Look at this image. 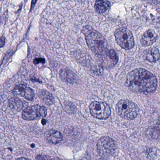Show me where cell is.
<instances>
[{
  "label": "cell",
  "mask_w": 160,
  "mask_h": 160,
  "mask_svg": "<svg viewBox=\"0 0 160 160\" xmlns=\"http://www.w3.org/2000/svg\"><path fill=\"white\" fill-rule=\"evenodd\" d=\"M37 0H32L31 6V9L30 12H32V10L34 9V7L35 6L36 2H37Z\"/></svg>",
  "instance_id": "obj_21"
},
{
  "label": "cell",
  "mask_w": 160,
  "mask_h": 160,
  "mask_svg": "<svg viewBox=\"0 0 160 160\" xmlns=\"http://www.w3.org/2000/svg\"><path fill=\"white\" fill-rule=\"evenodd\" d=\"M160 53L158 48H150L146 52L145 59L149 62H155L159 60Z\"/></svg>",
  "instance_id": "obj_12"
},
{
  "label": "cell",
  "mask_w": 160,
  "mask_h": 160,
  "mask_svg": "<svg viewBox=\"0 0 160 160\" xmlns=\"http://www.w3.org/2000/svg\"><path fill=\"white\" fill-rule=\"evenodd\" d=\"M157 38V33L152 30L149 29L145 32L141 36L140 43L143 46H148L155 42Z\"/></svg>",
  "instance_id": "obj_10"
},
{
  "label": "cell",
  "mask_w": 160,
  "mask_h": 160,
  "mask_svg": "<svg viewBox=\"0 0 160 160\" xmlns=\"http://www.w3.org/2000/svg\"><path fill=\"white\" fill-rule=\"evenodd\" d=\"M115 36L117 43L123 49L128 50L134 46L133 36L128 29L124 28L118 29L115 32Z\"/></svg>",
  "instance_id": "obj_5"
},
{
  "label": "cell",
  "mask_w": 160,
  "mask_h": 160,
  "mask_svg": "<svg viewBox=\"0 0 160 160\" xmlns=\"http://www.w3.org/2000/svg\"><path fill=\"white\" fill-rule=\"evenodd\" d=\"M117 147L116 141L108 137L101 138L97 143L98 153L103 158L112 156L116 151Z\"/></svg>",
  "instance_id": "obj_4"
},
{
  "label": "cell",
  "mask_w": 160,
  "mask_h": 160,
  "mask_svg": "<svg viewBox=\"0 0 160 160\" xmlns=\"http://www.w3.org/2000/svg\"><path fill=\"white\" fill-rule=\"evenodd\" d=\"M101 56H102L101 61L102 65L106 67H111L114 66L118 60V55L113 49L107 50Z\"/></svg>",
  "instance_id": "obj_8"
},
{
  "label": "cell",
  "mask_w": 160,
  "mask_h": 160,
  "mask_svg": "<svg viewBox=\"0 0 160 160\" xmlns=\"http://www.w3.org/2000/svg\"><path fill=\"white\" fill-rule=\"evenodd\" d=\"M0 1H2V0H0Z\"/></svg>",
  "instance_id": "obj_25"
},
{
  "label": "cell",
  "mask_w": 160,
  "mask_h": 160,
  "mask_svg": "<svg viewBox=\"0 0 160 160\" xmlns=\"http://www.w3.org/2000/svg\"><path fill=\"white\" fill-rule=\"evenodd\" d=\"M116 108L117 113L122 118L132 120L137 117L136 106L133 102L129 100H121L117 103Z\"/></svg>",
  "instance_id": "obj_3"
},
{
  "label": "cell",
  "mask_w": 160,
  "mask_h": 160,
  "mask_svg": "<svg viewBox=\"0 0 160 160\" xmlns=\"http://www.w3.org/2000/svg\"><path fill=\"white\" fill-rule=\"evenodd\" d=\"M89 109L92 116L98 119H107L111 114L110 107L104 102H92L89 105Z\"/></svg>",
  "instance_id": "obj_6"
},
{
  "label": "cell",
  "mask_w": 160,
  "mask_h": 160,
  "mask_svg": "<svg viewBox=\"0 0 160 160\" xmlns=\"http://www.w3.org/2000/svg\"><path fill=\"white\" fill-rule=\"evenodd\" d=\"M39 96L44 103L48 105L53 104L55 102V99L53 95L45 90L41 91L39 92Z\"/></svg>",
  "instance_id": "obj_14"
},
{
  "label": "cell",
  "mask_w": 160,
  "mask_h": 160,
  "mask_svg": "<svg viewBox=\"0 0 160 160\" xmlns=\"http://www.w3.org/2000/svg\"><path fill=\"white\" fill-rule=\"evenodd\" d=\"M22 96L28 101H32L34 97V92L32 89L27 87Z\"/></svg>",
  "instance_id": "obj_17"
},
{
  "label": "cell",
  "mask_w": 160,
  "mask_h": 160,
  "mask_svg": "<svg viewBox=\"0 0 160 160\" xmlns=\"http://www.w3.org/2000/svg\"><path fill=\"white\" fill-rule=\"evenodd\" d=\"M52 158H50L48 156L43 155L42 154H39L37 155L36 157V159L37 160H47V159H51Z\"/></svg>",
  "instance_id": "obj_19"
},
{
  "label": "cell",
  "mask_w": 160,
  "mask_h": 160,
  "mask_svg": "<svg viewBox=\"0 0 160 160\" xmlns=\"http://www.w3.org/2000/svg\"><path fill=\"white\" fill-rule=\"evenodd\" d=\"M9 103L11 108L18 112L22 110L24 107L23 102L20 99L16 97L11 98L9 100Z\"/></svg>",
  "instance_id": "obj_15"
},
{
  "label": "cell",
  "mask_w": 160,
  "mask_h": 160,
  "mask_svg": "<svg viewBox=\"0 0 160 160\" xmlns=\"http://www.w3.org/2000/svg\"><path fill=\"white\" fill-rule=\"evenodd\" d=\"M33 63L35 64L39 63H44L45 62V60L43 58H37L34 59L33 61Z\"/></svg>",
  "instance_id": "obj_18"
},
{
  "label": "cell",
  "mask_w": 160,
  "mask_h": 160,
  "mask_svg": "<svg viewBox=\"0 0 160 160\" xmlns=\"http://www.w3.org/2000/svg\"><path fill=\"white\" fill-rule=\"evenodd\" d=\"M5 39L4 37H2L0 38V48L3 47L5 45Z\"/></svg>",
  "instance_id": "obj_20"
},
{
  "label": "cell",
  "mask_w": 160,
  "mask_h": 160,
  "mask_svg": "<svg viewBox=\"0 0 160 160\" xmlns=\"http://www.w3.org/2000/svg\"><path fill=\"white\" fill-rule=\"evenodd\" d=\"M17 159H18V160H21V159H23V160H24V159H25V160H27V159H28V158H18Z\"/></svg>",
  "instance_id": "obj_23"
},
{
  "label": "cell",
  "mask_w": 160,
  "mask_h": 160,
  "mask_svg": "<svg viewBox=\"0 0 160 160\" xmlns=\"http://www.w3.org/2000/svg\"><path fill=\"white\" fill-rule=\"evenodd\" d=\"M83 32L90 49L98 56H101L107 50V42L101 33L90 27H84Z\"/></svg>",
  "instance_id": "obj_2"
},
{
  "label": "cell",
  "mask_w": 160,
  "mask_h": 160,
  "mask_svg": "<svg viewBox=\"0 0 160 160\" xmlns=\"http://www.w3.org/2000/svg\"><path fill=\"white\" fill-rule=\"evenodd\" d=\"M47 121L45 119H42V124H43V125H45V124H46V123Z\"/></svg>",
  "instance_id": "obj_22"
},
{
  "label": "cell",
  "mask_w": 160,
  "mask_h": 160,
  "mask_svg": "<svg viewBox=\"0 0 160 160\" xmlns=\"http://www.w3.org/2000/svg\"><path fill=\"white\" fill-rule=\"evenodd\" d=\"M47 115V108L45 106L38 105L26 108L22 112V118L26 120H33L40 118H43Z\"/></svg>",
  "instance_id": "obj_7"
},
{
  "label": "cell",
  "mask_w": 160,
  "mask_h": 160,
  "mask_svg": "<svg viewBox=\"0 0 160 160\" xmlns=\"http://www.w3.org/2000/svg\"><path fill=\"white\" fill-rule=\"evenodd\" d=\"M26 88H27V85L24 83L17 85L14 89V94L17 96H22Z\"/></svg>",
  "instance_id": "obj_16"
},
{
  "label": "cell",
  "mask_w": 160,
  "mask_h": 160,
  "mask_svg": "<svg viewBox=\"0 0 160 160\" xmlns=\"http://www.w3.org/2000/svg\"><path fill=\"white\" fill-rule=\"evenodd\" d=\"M34 146H35V145H34V144H32V145H31L32 148H34Z\"/></svg>",
  "instance_id": "obj_24"
},
{
  "label": "cell",
  "mask_w": 160,
  "mask_h": 160,
  "mask_svg": "<svg viewBox=\"0 0 160 160\" xmlns=\"http://www.w3.org/2000/svg\"><path fill=\"white\" fill-rule=\"evenodd\" d=\"M110 2L108 0H96L94 8L99 13L105 12L110 7Z\"/></svg>",
  "instance_id": "obj_13"
},
{
  "label": "cell",
  "mask_w": 160,
  "mask_h": 160,
  "mask_svg": "<svg viewBox=\"0 0 160 160\" xmlns=\"http://www.w3.org/2000/svg\"><path fill=\"white\" fill-rule=\"evenodd\" d=\"M156 77L145 69L138 68L130 72L126 77L125 85L135 93L148 94L155 92L157 88Z\"/></svg>",
  "instance_id": "obj_1"
},
{
  "label": "cell",
  "mask_w": 160,
  "mask_h": 160,
  "mask_svg": "<svg viewBox=\"0 0 160 160\" xmlns=\"http://www.w3.org/2000/svg\"><path fill=\"white\" fill-rule=\"evenodd\" d=\"M45 137L48 142L53 144H59L63 139L61 133L54 130H48L45 132Z\"/></svg>",
  "instance_id": "obj_11"
},
{
  "label": "cell",
  "mask_w": 160,
  "mask_h": 160,
  "mask_svg": "<svg viewBox=\"0 0 160 160\" xmlns=\"http://www.w3.org/2000/svg\"><path fill=\"white\" fill-rule=\"evenodd\" d=\"M59 76L62 80L70 84H77L79 81L78 77L67 68L61 69L59 72Z\"/></svg>",
  "instance_id": "obj_9"
}]
</instances>
